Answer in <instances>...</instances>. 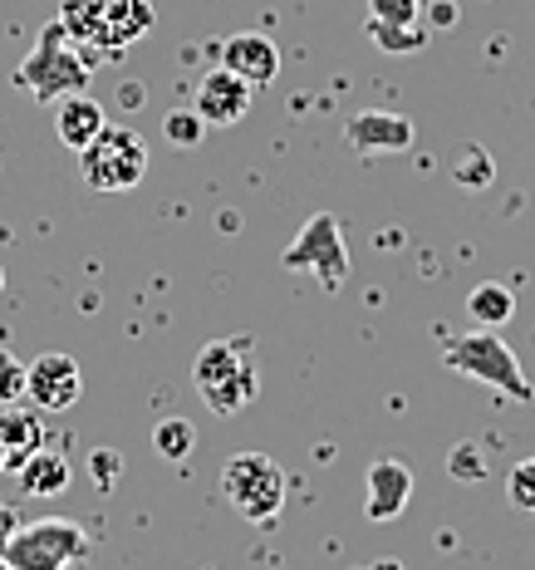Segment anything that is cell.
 <instances>
[{
  "mask_svg": "<svg viewBox=\"0 0 535 570\" xmlns=\"http://www.w3.org/2000/svg\"><path fill=\"white\" fill-rule=\"evenodd\" d=\"M192 384L217 419H236L260 394V364L251 340H211L192 360Z\"/></svg>",
  "mask_w": 535,
  "mask_h": 570,
  "instance_id": "cell-1",
  "label": "cell"
},
{
  "mask_svg": "<svg viewBox=\"0 0 535 570\" xmlns=\"http://www.w3.org/2000/svg\"><path fill=\"white\" fill-rule=\"evenodd\" d=\"M443 364L462 379H477V384H492L511 394L516 403H531L535 399V384L521 370L516 350L496 335V330H467V335H447L443 340Z\"/></svg>",
  "mask_w": 535,
  "mask_h": 570,
  "instance_id": "cell-2",
  "label": "cell"
},
{
  "mask_svg": "<svg viewBox=\"0 0 535 570\" xmlns=\"http://www.w3.org/2000/svg\"><path fill=\"white\" fill-rule=\"evenodd\" d=\"M89 75L93 65L79 59V45L65 35V26H44V35L34 40V50L20 59L16 69V85L30 94L34 104H55V99H69V94H85L89 89Z\"/></svg>",
  "mask_w": 535,
  "mask_h": 570,
  "instance_id": "cell-3",
  "label": "cell"
},
{
  "mask_svg": "<svg viewBox=\"0 0 535 570\" xmlns=\"http://www.w3.org/2000/svg\"><path fill=\"white\" fill-rule=\"evenodd\" d=\"M0 561L10 570H75L89 561V531L69 517L20 521L16 537L0 546Z\"/></svg>",
  "mask_w": 535,
  "mask_h": 570,
  "instance_id": "cell-4",
  "label": "cell"
},
{
  "mask_svg": "<svg viewBox=\"0 0 535 570\" xmlns=\"http://www.w3.org/2000/svg\"><path fill=\"white\" fill-rule=\"evenodd\" d=\"M221 497L251 527H270L285 507V468L270 453H231L221 462Z\"/></svg>",
  "mask_w": 535,
  "mask_h": 570,
  "instance_id": "cell-5",
  "label": "cell"
},
{
  "mask_svg": "<svg viewBox=\"0 0 535 570\" xmlns=\"http://www.w3.org/2000/svg\"><path fill=\"white\" fill-rule=\"evenodd\" d=\"M142 173H148V148L123 124H103L89 148H79V177L93 193H133Z\"/></svg>",
  "mask_w": 535,
  "mask_h": 570,
  "instance_id": "cell-6",
  "label": "cell"
},
{
  "mask_svg": "<svg viewBox=\"0 0 535 570\" xmlns=\"http://www.w3.org/2000/svg\"><path fill=\"white\" fill-rule=\"evenodd\" d=\"M280 261H285V271H310L325 291H339L349 281V246H344V232L329 212H315L300 227V236L285 246Z\"/></svg>",
  "mask_w": 535,
  "mask_h": 570,
  "instance_id": "cell-7",
  "label": "cell"
},
{
  "mask_svg": "<svg viewBox=\"0 0 535 570\" xmlns=\"http://www.w3.org/2000/svg\"><path fill=\"white\" fill-rule=\"evenodd\" d=\"M26 394L34 399L40 413H69L85 394V374L79 360L69 354H40L34 364H26Z\"/></svg>",
  "mask_w": 535,
  "mask_h": 570,
  "instance_id": "cell-8",
  "label": "cell"
},
{
  "mask_svg": "<svg viewBox=\"0 0 535 570\" xmlns=\"http://www.w3.org/2000/svg\"><path fill=\"white\" fill-rule=\"evenodd\" d=\"M192 109L201 114V124H211V128L241 124V118L251 114V85H246V79H236L231 69L221 65V69H211V75H201Z\"/></svg>",
  "mask_w": 535,
  "mask_h": 570,
  "instance_id": "cell-9",
  "label": "cell"
},
{
  "mask_svg": "<svg viewBox=\"0 0 535 570\" xmlns=\"http://www.w3.org/2000/svg\"><path fill=\"white\" fill-rule=\"evenodd\" d=\"M413 502V472L398 458H378L364 478V517L368 521H394Z\"/></svg>",
  "mask_w": 535,
  "mask_h": 570,
  "instance_id": "cell-10",
  "label": "cell"
},
{
  "mask_svg": "<svg viewBox=\"0 0 535 570\" xmlns=\"http://www.w3.org/2000/svg\"><path fill=\"white\" fill-rule=\"evenodd\" d=\"M221 65L231 69L236 79H246L251 89H266V85H276V75H280V50L270 35H231V40L221 45Z\"/></svg>",
  "mask_w": 535,
  "mask_h": 570,
  "instance_id": "cell-11",
  "label": "cell"
},
{
  "mask_svg": "<svg viewBox=\"0 0 535 570\" xmlns=\"http://www.w3.org/2000/svg\"><path fill=\"white\" fill-rule=\"evenodd\" d=\"M344 134H349V142L359 153H403L413 142V124L403 114H388V109H364L354 114L349 124H344Z\"/></svg>",
  "mask_w": 535,
  "mask_h": 570,
  "instance_id": "cell-12",
  "label": "cell"
},
{
  "mask_svg": "<svg viewBox=\"0 0 535 570\" xmlns=\"http://www.w3.org/2000/svg\"><path fill=\"white\" fill-rule=\"evenodd\" d=\"M0 448H6V472L26 462L30 453H40L44 448V423H40V409H16V403H6L0 409Z\"/></svg>",
  "mask_w": 535,
  "mask_h": 570,
  "instance_id": "cell-13",
  "label": "cell"
},
{
  "mask_svg": "<svg viewBox=\"0 0 535 570\" xmlns=\"http://www.w3.org/2000/svg\"><path fill=\"white\" fill-rule=\"evenodd\" d=\"M103 124H109V118H103L99 99H89V94H69V99H59V109H55V134L69 153L89 148Z\"/></svg>",
  "mask_w": 535,
  "mask_h": 570,
  "instance_id": "cell-14",
  "label": "cell"
},
{
  "mask_svg": "<svg viewBox=\"0 0 535 570\" xmlns=\"http://www.w3.org/2000/svg\"><path fill=\"white\" fill-rule=\"evenodd\" d=\"M69 458L55 453V448H40V453H30L20 462V492L26 497H59L69 492Z\"/></svg>",
  "mask_w": 535,
  "mask_h": 570,
  "instance_id": "cell-15",
  "label": "cell"
},
{
  "mask_svg": "<svg viewBox=\"0 0 535 570\" xmlns=\"http://www.w3.org/2000/svg\"><path fill=\"white\" fill-rule=\"evenodd\" d=\"M467 315L477 320L482 330H502V325H511V315H516V291L502 281H482L477 291L467 295Z\"/></svg>",
  "mask_w": 535,
  "mask_h": 570,
  "instance_id": "cell-16",
  "label": "cell"
},
{
  "mask_svg": "<svg viewBox=\"0 0 535 570\" xmlns=\"http://www.w3.org/2000/svg\"><path fill=\"white\" fill-rule=\"evenodd\" d=\"M152 448H158V458L182 462L197 448V428L187 423V419H162L158 428H152Z\"/></svg>",
  "mask_w": 535,
  "mask_h": 570,
  "instance_id": "cell-17",
  "label": "cell"
},
{
  "mask_svg": "<svg viewBox=\"0 0 535 570\" xmlns=\"http://www.w3.org/2000/svg\"><path fill=\"white\" fill-rule=\"evenodd\" d=\"M368 40L388 55H413L427 45V30L423 26H378V20H368Z\"/></svg>",
  "mask_w": 535,
  "mask_h": 570,
  "instance_id": "cell-18",
  "label": "cell"
},
{
  "mask_svg": "<svg viewBox=\"0 0 535 570\" xmlns=\"http://www.w3.org/2000/svg\"><path fill=\"white\" fill-rule=\"evenodd\" d=\"M162 134H168L172 148H197V142L207 138V124H201L197 109H172L162 118Z\"/></svg>",
  "mask_w": 535,
  "mask_h": 570,
  "instance_id": "cell-19",
  "label": "cell"
},
{
  "mask_svg": "<svg viewBox=\"0 0 535 570\" xmlns=\"http://www.w3.org/2000/svg\"><path fill=\"white\" fill-rule=\"evenodd\" d=\"M447 478L452 482H482L486 478V453L477 443H457L447 453Z\"/></svg>",
  "mask_w": 535,
  "mask_h": 570,
  "instance_id": "cell-20",
  "label": "cell"
},
{
  "mask_svg": "<svg viewBox=\"0 0 535 570\" xmlns=\"http://www.w3.org/2000/svg\"><path fill=\"white\" fill-rule=\"evenodd\" d=\"M368 20H378V26H423V0H368Z\"/></svg>",
  "mask_w": 535,
  "mask_h": 570,
  "instance_id": "cell-21",
  "label": "cell"
},
{
  "mask_svg": "<svg viewBox=\"0 0 535 570\" xmlns=\"http://www.w3.org/2000/svg\"><path fill=\"white\" fill-rule=\"evenodd\" d=\"M506 502L516 507V512H535V458L516 462L506 478Z\"/></svg>",
  "mask_w": 535,
  "mask_h": 570,
  "instance_id": "cell-22",
  "label": "cell"
},
{
  "mask_svg": "<svg viewBox=\"0 0 535 570\" xmlns=\"http://www.w3.org/2000/svg\"><path fill=\"white\" fill-rule=\"evenodd\" d=\"M457 183L462 187H486L492 183V158L482 148H462L457 153Z\"/></svg>",
  "mask_w": 535,
  "mask_h": 570,
  "instance_id": "cell-23",
  "label": "cell"
},
{
  "mask_svg": "<svg viewBox=\"0 0 535 570\" xmlns=\"http://www.w3.org/2000/svg\"><path fill=\"white\" fill-rule=\"evenodd\" d=\"M16 399H26V364H20L10 350H0V409Z\"/></svg>",
  "mask_w": 535,
  "mask_h": 570,
  "instance_id": "cell-24",
  "label": "cell"
},
{
  "mask_svg": "<svg viewBox=\"0 0 535 570\" xmlns=\"http://www.w3.org/2000/svg\"><path fill=\"white\" fill-rule=\"evenodd\" d=\"M89 472H93V482H99V487H113V472H123V462H118L113 453H93Z\"/></svg>",
  "mask_w": 535,
  "mask_h": 570,
  "instance_id": "cell-25",
  "label": "cell"
},
{
  "mask_svg": "<svg viewBox=\"0 0 535 570\" xmlns=\"http://www.w3.org/2000/svg\"><path fill=\"white\" fill-rule=\"evenodd\" d=\"M16 527H20V517H16V507H0V546H6L10 537H16Z\"/></svg>",
  "mask_w": 535,
  "mask_h": 570,
  "instance_id": "cell-26",
  "label": "cell"
},
{
  "mask_svg": "<svg viewBox=\"0 0 535 570\" xmlns=\"http://www.w3.org/2000/svg\"><path fill=\"white\" fill-rule=\"evenodd\" d=\"M374 570H403L398 561H374Z\"/></svg>",
  "mask_w": 535,
  "mask_h": 570,
  "instance_id": "cell-27",
  "label": "cell"
},
{
  "mask_svg": "<svg viewBox=\"0 0 535 570\" xmlns=\"http://www.w3.org/2000/svg\"><path fill=\"white\" fill-rule=\"evenodd\" d=\"M0 291H6V266H0Z\"/></svg>",
  "mask_w": 535,
  "mask_h": 570,
  "instance_id": "cell-28",
  "label": "cell"
},
{
  "mask_svg": "<svg viewBox=\"0 0 535 570\" xmlns=\"http://www.w3.org/2000/svg\"><path fill=\"white\" fill-rule=\"evenodd\" d=\"M0 472H6V448H0Z\"/></svg>",
  "mask_w": 535,
  "mask_h": 570,
  "instance_id": "cell-29",
  "label": "cell"
},
{
  "mask_svg": "<svg viewBox=\"0 0 535 570\" xmlns=\"http://www.w3.org/2000/svg\"><path fill=\"white\" fill-rule=\"evenodd\" d=\"M0 570H10V566H6V561H0Z\"/></svg>",
  "mask_w": 535,
  "mask_h": 570,
  "instance_id": "cell-30",
  "label": "cell"
}]
</instances>
